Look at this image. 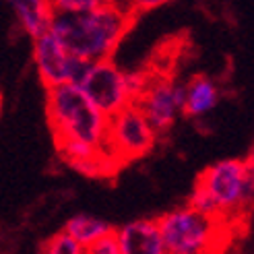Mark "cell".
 Here are the masks:
<instances>
[{
  "label": "cell",
  "mask_w": 254,
  "mask_h": 254,
  "mask_svg": "<svg viewBox=\"0 0 254 254\" xmlns=\"http://www.w3.org/2000/svg\"><path fill=\"white\" fill-rule=\"evenodd\" d=\"M68 236H72L81 246L91 248L93 244L101 242L104 238L114 236L116 227H112L110 221H106L104 217H97L91 213H74L72 217L66 219L64 227H62Z\"/></svg>",
  "instance_id": "cell-12"
},
{
  "label": "cell",
  "mask_w": 254,
  "mask_h": 254,
  "mask_svg": "<svg viewBox=\"0 0 254 254\" xmlns=\"http://www.w3.org/2000/svg\"><path fill=\"white\" fill-rule=\"evenodd\" d=\"M8 6L15 15L19 27L23 29L25 35L31 37V42L50 31L54 12L52 2H46V0H10Z\"/></svg>",
  "instance_id": "cell-11"
},
{
  "label": "cell",
  "mask_w": 254,
  "mask_h": 254,
  "mask_svg": "<svg viewBox=\"0 0 254 254\" xmlns=\"http://www.w3.org/2000/svg\"><path fill=\"white\" fill-rule=\"evenodd\" d=\"M46 114L58 149L87 147L106 151L110 118L85 97L79 85L46 89Z\"/></svg>",
  "instance_id": "cell-2"
},
{
  "label": "cell",
  "mask_w": 254,
  "mask_h": 254,
  "mask_svg": "<svg viewBox=\"0 0 254 254\" xmlns=\"http://www.w3.org/2000/svg\"><path fill=\"white\" fill-rule=\"evenodd\" d=\"M157 136L159 134L149 124L143 110L132 104L114 118H110L106 151L118 163L138 159L155 147Z\"/></svg>",
  "instance_id": "cell-6"
},
{
  "label": "cell",
  "mask_w": 254,
  "mask_h": 254,
  "mask_svg": "<svg viewBox=\"0 0 254 254\" xmlns=\"http://www.w3.org/2000/svg\"><path fill=\"white\" fill-rule=\"evenodd\" d=\"M151 81H153V74H149L147 70H126V83H128V91L134 99V104L149 89Z\"/></svg>",
  "instance_id": "cell-15"
},
{
  "label": "cell",
  "mask_w": 254,
  "mask_h": 254,
  "mask_svg": "<svg viewBox=\"0 0 254 254\" xmlns=\"http://www.w3.org/2000/svg\"><path fill=\"white\" fill-rule=\"evenodd\" d=\"M114 238L122 254H168L157 219H134L116 227Z\"/></svg>",
  "instance_id": "cell-9"
},
{
  "label": "cell",
  "mask_w": 254,
  "mask_h": 254,
  "mask_svg": "<svg viewBox=\"0 0 254 254\" xmlns=\"http://www.w3.org/2000/svg\"><path fill=\"white\" fill-rule=\"evenodd\" d=\"M186 97H184V116L186 118H202L213 112L219 104L221 91L207 74H194L188 83H184Z\"/></svg>",
  "instance_id": "cell-10"
},
{
  "label": "cell",
  "mask_w": 254,
  "mask_h": 254,
  "mask_svg": "<svg viewBox=\"0 0 254 254\" xmlns=\"http://www.w3.org/2000/svg\"><path fill=\"white\" fill-rule=\"evenodd\" d=\"M132 21L134 15L128 8L114 2H101L81 12L54 8L50 33L56 35L72 56L85 62H97L112 58Z\"/></svg>",
  "instance_id": "cell-1"
},
{
  "label": "cell",
  "mask_w": 254,
  "mask_h": 254,
  "mask_svg": "<svg viewBox=\"0 0 254 254\" xmlns=\"http://www.w3.org/2000/svg\"><path fill=\"white\" fill-rule=\"evenodd\" d=\"M188 205L192 207V209H196L198 213H205V215H209V217L223 219L221 215H219L217 205H215V200L211 198V194H209V192H207V190L202 188V186H198L196 182H194L192 192H190V196H188Z\"/></svg>",
  "instance_id": "cell-14"
},
{
  "label": "cell",
  "mask_w": 254,
  "mask_h": 254,
  "mask_svg": "<svg viewBox=\"0 0 254 254\" xmlns=\"http://www.w3.org/2000/svg\"><path fill=\"white\" fill-rule=\"evenodd\" d=\"M77 85L85 97L108 118H114L134 104L126 83V70H122L112 58L89 62Z\"/></svg>",
  "instance_id": "cell-5"
},
{
  "label": "cell",
  "mask_w": 254,
  "mask_h": 254,
  "mask_svg": "<svg viewBox=\"0 0 254 254\" xmlns=\"http://www.w3.org/2000/svg\"><path fill=\"white\" fill-rule=\"evenodd\" d=\"M33 64L40 74V81L46 89H54L60 85H77L87 70L89 62L72 56L68 50L60 44V40L52 33H44L33 40Z\"/></svg>",
  "instance_id": "cell-7"
},
{
  "label": "cell",
  "mask_w": 254,
  "mask_h": 254,
  "mask_svg": "<svg viewBox=\"0 0 254 254\" xmlns=\"http://www.w3.org/2000/svg\"><path fill=\"white\" fill-rule=\"evenodd\" d=\"M87 254H122V252H120V246L116 242V238L108 236V238L101 240V242L93 244L91 248H87Z\"/></svg>",
  "instance_id": "cell-16"
},
{
  "label": "cell",
  "mask_w": 254,
  "mask_h": 254,
  "mask_svg": "<svg viewBox=\"0 0 254 254\" xmlns=\"http://www.w3.org/2000/svg\"><path fill=\"white\" fill-rule=\"evenodd\" d=\"M196 184L202 186L215 200L221 217L236 215L240 209L254 202L248 182L246 159H219L202 170L196 178Z\"/></svg>",
  "instance_id": "cell-4"
},
{
  "label": "cell",
  "mask_w": 254,
  "mask_h": 254,
  "mask_svg": "<svg viewBox=\"0 0 254 254\" xmlns=\"http://www.w3.org/2000/svg\"><path fill=\"white\" fill-rule=\"evenodd\" d=\"M186 89L170 77H153L149 89L136 101L149 124L157 134H166L174 128L178 116L184 112Z\"/></svg>",
  "instance_id": "cell-8"
},
{
  "label": "cell",
  "mask_w": 254,
  "mask_h": 254,
  "mask_svg": "<svg viewBox=\"0 0 254 254\" xmlns=\"http://www.w3.org/2000/svg\"><path fill=\"white\" fill-rule=\"evenodd\" d=\"M40 254H87V248L81 246L64 230H60L44 240V244L40 246Z\"/></svg>",
  "instance_id": "cell-13"
},
{
  "label": "cell",
  "mask_w": 254,
  "mask_h": 254,
  "mask_svg": "<svg viewBox=\"0 0 254 254\" xmlns=\"http://www.w3.org/2000/svg\"><path fill=\"white\" fill-rule=\"evenodd\" d=\"M168 254H211L221 236V219L198 213L190 205L157 217Z\"/></svg>",
  "instance_id": "cell-3"
}]
</instances>
